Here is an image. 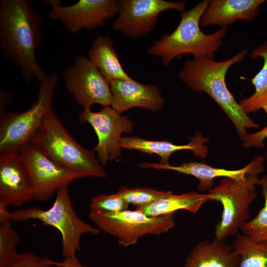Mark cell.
Wrapping results in <instances>:
<instances>
[{"label": "cell", "instance_id": "d4e9b609", "mask_svg": "<svg viewBox=\"0 0 267 267\" xmlns=\"http://www.w3.org/2000/svg\"><path fill=\"white\" fill-rule=\"evenodd\" d=\"M171 192L146 187L130 188L122 187L117 192L127 203L139 208L166 196Z\"/></svg>", "mask_w": 267, "mask_h": 267}, {"label": "cell", "instance_id": "ac0fdd59", "mask_svg": "<svg viewBox=\"0 0 267 267\" xmlns=\"http://www.w3.org/2000/svg\"><path fill=\"white\" fill-rule=\"evenodd\" d=\"M190 141L185 145H177L172 142L163 140H150L138 136L122 137L120 141L121 148L136 150L149 154H155L160 158V163L169 164V159L176 151L190 150L195 155L205 158L208 154V147L204 143L208 140L203 137L200 133L195 134L189 138Z\"/></svg>", "mask_w": 267, "mask_h": 267}, {"label": "cell", "instance_id": "44dd1931", "mask_svg": "<svg viewBox=\"0 0 267 267\" xmlns=\"http://www.w3.org/2000/svg\"><path fill=\"white\" fill-rule=\"evenodd\" d=\"M209 200L210 199L207 193L190 191L178 195L171 192L166 196L136 209L151 217L166 215L181 210L196 214L202 205Z\"/></svg>", "mask_w": 267, "mask_h": 267}, {"label": "cell", "instance_id": "cb8c5ba5", "mask_svg": "<svg viewBox=\"0 0 267 267\" xmlns=\"http://www.w3.org/2000/svg\"><path fill=\"white\" fill-rule=\"evenodd\" d=\"M7 211V208H0V267L17 253L16 247L20 239L11 225Z\"/></svg>", "mask_w": 267, "mask_h": 267}, {"label": "cell", "instance_id": "ffe728a7", "mask_svg": "<svg viewBox=\"0 0 267 267\" xmlns=\"http://www.w3.org/2000/svg\"><path fill=\"white\" fill-rule=\"evenodd\" d=\"M88 57L109 83L132 78L123 68L114 42L108 36L97 35L92 42Z\"/></svg>", "mask_w": 267, "mask_h": 267}, {"label": "cell", "instance_id": "3957f363", "mask_svg": "<svg viewBox=\"0 0 267 267\" xmlns=\"http://www.w3.org/2000/svg\"><path fill=\"white\" fill-rule=\"evenodd\" d=\"M209 2L204 0L192 8L180 12L177 27L170 34L164 33L154 42L147 49L148 53L160 57L165 67L176 57L185 54H192L194 58L214 59L227 27L221 28L212 34L202 32L200 19Z\"/></svg>", "mask_w": 267, "mask_h": 267}, {"label": "cell", "instance_id": "7c38bea8", "mask_svg": "<svg viewBox=\"0 0 267 267\" xmlns=\"http://www.w3.org/2000/svg\"><path fill=\"white\" fill-rule=\"evenodd\" d=\"M118 16L112 28L130 38H139L151 31L159 14L166 10L185 11L184 1L164 0H120Z\"/></svg>", "mask_w": 267, "mask_h": 267}, {"label": "cell", "instance_id": "d6986e66", "mask_svg": "<svg viewBox=\"0 0 267 267\" xmlns=\"http://www.w3.org/2000/svg\"><path fill=\"white\" fill-rule=\"evenodd\" d=\"M240 258L232 245L215 237L195 245L187 256L184 267H237Z\"/></svg>", "mask_w": 267, "mask_h": 267}, {"label": "cell", "instance_id": "7a4b0ae2", "mask_svg": "<svg viewBox=\"0 0 267 267\" xmlns=\"http://www.w3.org/2000/svg\"><path fill=\"white\" fill-rule=\"evenodd\" d=\"M244 49L232 57L222 61L209 58H194L187 61L178 73L181 81L196 92H205L220 106L234 125L243 141L248 134L247 129L258 128L259 125L242 109L229 91L225 75L229 68L244 60L247 54Z\"/></svg>", "mask_w": 267, "mask_h": 267}, {"label": "cell", "instance_id": "83f0119b", "mask_svg": "<svg viewBox=\"0 0 267 267\" xmlns=\"http://www.w3.org/2000/svg\"><path fill=\"white\" fill-rule=\"evenodd\" d=\"M48 258L40 256L31 251L17 253L0 267H52Z\"/></svg>", "mask_w": 267, "mask_h": 267}, {"label": "cell", "instance_id": "6da1fadb", "mask_svg": "<svg viewBox=\"0 0 267 267\" xmlns=\"http://www.w3.org/2000/svg\"><path fill=\"white\" fill-rule=\"evenodd\" d=\"M41 11L29 0L0 2V46L4 58L21 70L25 82L47 75L36 59L42 43Z\"/></svg>", "mask_w": 267, "mask_h": 267}, {"label": "cell", "instance_id": "30bf717a", "mask_svg": "<svg viewBox=\"0 0 267 267\" xmlns=\"http://www.w3.org/2000/svg\"><path fill=\"white\" fill-rule=\"evenodd\" d=\"M65 86L77 104L90 109L94 104L111 106L112 92L109 83L88 57H77L64 71Z\"/></svg>", "mask_w": 267, "mask_h": 267}, {"label": "cell", "instance_id": "9a60e30c", "mask_svg": "<svg viewBox=\"0 0 267 267\" xmlns=\"http://www.w3.org/2000/svg\"><path fill=\"white\" fill-rule=\"evenodd\" d=\"M264 157L260 155L255 157L246 166L235 170L217 168L204 162H189L179 166L162 164L160 163H142L137 164L142 169H153L167 170L192 176L199 180L197 189L200 192L212 188L215 178L223 177L237 180H245L258 176L264 171Z\"/></svg>", "mask_w": 267, "mask_h": 267}, {"label": "cell", "instance_id": "4316f807", "mask_svg": "<svg viewBox=\"0 0 267 267\" xmlns=\"http://www.w3.org/2000/svg\"><path fill=\"white\" fill-rule=\"evenodd\" d=\"M264 197V206L254 218L243 223L240 229L255 240L267 241V194Z\"/></svg>", "mask_w": 267, "mask_h": 267}, {"label": "cell", "instance_id": "8992f818", "mask_svg": "<svg viewBox=\"0 0 267 267\" xmlns=\"http://www.w3.org/2000/svg\"><path fill=\"white\" fill-rule=\"evenodd\" d=\"M59 76L52 73L41 79L38 96L32 106L21 113L0 110V154L18 152L28 143L41 126L52 103Z\"/></svg>", "mask_w": 267, "mask_h": 267}, {"label": "cell", "instance_id": "603a6c76", "mask_svg": "<svg viewBox=\"0 0 267 267\" xmlns=\"http://www.w3.org/2000/svg\"><path fill=\"white\" fill-rule=\"evenodd\" d=\"M232 246L240 258L237 267H267V241L239 234Z\"/></svg>", "mask_w": 267, "mask_h": 267}, {"label": "cell", "instance_id": "ba28073f", "mask_svg": "<svg viewBox=\"0 0 267 267\" xmlns=\"http://www.w3.org/2000/svg\"><path fill=\"white\" fill-rule=\"evenodd\" d=\"M175 213L148 216L141 211L125 210L114 213L89 212V218L97 227L117 238L124 247L133 245L146 234L159 235L175 225Z\"/></svg>", "mask_w": 267, "mask_h": 267}, {"label": "cell", "instance_id": "9c48e42d", "mask_svg": "<svg viewBox=\"0 0 267 267\" xmlns=\"http://www.w3.org/2000/svg\"><path fill=\"white\" fill-rule=\"evenodd\" d=\"M29 175L33 187V199L45 202L57 191L81 178L76 173L61 165L29 142L19 151Z\"/></svg>", "mask_w": 267, "mask_h": 267}, {"label": "cell", "instance_id": "5b68a950", "mask_svg": "<svg viewBox=\"0 0 267 267\" xmlns=\"http://www.w3.org/2000/svg\"><path fill=\"white\" fill-rule=\"evenodd\" d=\"M68 187L63 186L57 191L54 202L47 210L29 207L11 212L8 211L7 213L11 221L36 220L58 230L61 235V252L64 258L76 255L80 251L81 238L83 234L97 235L100 231L97 227L78 217L72 205Z\"/></svg>", "mask_w": 267, "mask_h": 267}, {"label": "cell", "instance_id": "52a82bcc", "mask_svg": "<svg viewBox=\"0 0 267 267\" xmlns=\"http://www.w3.org/2000/svg\"><path fill=\"white\" fill-rule=\"evenodd\" d=\"M259 180L258 176L243 181L224 178L208 190L210 200L219 202L222 206L221 220L215 226V238L224 240L236 234L242 224L249 220V208L257 198L255 185Z\"/></svg>", "mask_w": 267, "mask_h": 267}, {"label": "cell", "instance_id": "4dcf8cb0", "mask_svg": "<svg viewBox=\"0 0 267 267\" xmlns=\"http://www.w3.org/2000/svg\"><path fill=\"white\" fill-rule=\"evenodd\" d=\"M266 157L267 159V153ZM262 188V194L263 196L267 194V175L260 179L259 184Z\"/></svg>", "mask_w": 267, "mask_h": 267}, {"label": "cell", "instance_id": "2e32d148", "mask_svg": "<svg viewBox=\"0 0 267 267\" xmlns=\"http://www.w3.org/2000/svg\"><path fill=\"white\" fill-rule=\"evenodd\" d=\"M109 84L111 106L120 114L134 107L157 111L164 105L165 101L159 89L153 84H141L132 78L115 80Z\"/></svg>", "mask_w": 267, "mask_h": 267}, {"label": "cell", "instance_id": "7402d4cb", "mask_svg": "<svg viewBox=\"0 0 267 267\" xmlns=\"http://www.w3.org/2000/svg\"><path fill=\"white\" fill-rule=\"evenodd\" d=\"M250 57L252 59L262 57L264 64L260 71L251 80L255 88V92L251 96L239 102L247 114L262 109L267 102V41L253 50L250 53Z\"/></svg>", "mask_w": 267, "mask_h": 267}, {"label": "cell", "instance_id": "f1b7e54d", "mask_svg": "<svg viewBox=\"0 0 267 267\" xmlns=\"http://www.w3.org/2000/svg\"><path fill=\"white\" fill-rule=\"evenodd\" d=\"M262 109L267 115V102L263 106ZM267 137V126L258 132L248 134L243 140V146L246 148L256 147L262 148L265 146L264 140Z\"/></svg>", "mask_w": 267, "mask_h": 267}, {"label": "cell", "instance_id": "277c9868", "mask_svg": "<svg viewBox=\"0 0 267 267\" xmlns=\"http://www.w3.org/2000/svg\"><path fill=\"white\" fill-rule=\"evenodd\" d=\"M29 142L81 178L106 177L93 150H88L74 139L52 109Z\"/></svg>", "mask_w": 267, "mask_h": 267}, {"label": "cell", "instance_id": "f546056e", "mask_svg": "<svg viewBox=\"0 0 267 267\" xmlns=\"http://www.w3.org/2000/svg\"><path fill=\"white\" fill-rule=\"evenodd\" d=\"M50 263L53 266L57 267H91L82 264L76 257V255L64 258V260L61 262L51 260Z\"/></svg>", "mask_w": 267, "mask_h": 267}, {"label": "cell", "instance_id": "4fadbf2b", "mask_svg": "<svg viewBox=\"0 0 267 267\" xmlns=\"http://www.w3.org/2000/svg\"><path fill=\"white\" fill-rule=\"evenodd\" d=\"M48 1L51 5L48 18L59 21L72 33L101 26L118 11L116 0H80L69 5H63L58 0Z\"/></svg>", "mask_w": 267, "mask_h": 267}, {"label": "cell", "instance_id": "484cf974", "mask_svg": "<svg viewBox=\"0 0 267 267\" xmlns=\"http://www.w3.org/2000/svg\"><path fill=\"white\" fill-rule=\"evenodd\" d=\"M129 205L117 192L109 194H98L92 198L89 211L118 213L128 209Z\"/></svg>", "mask_w": 267, "mask_h": 267}, {"label": "cell", "instance_id": "5bb4252c", "mask_svg": "<svg viewBox=\"0 0 267 267\" xmlns=\"http://www.w3.org/2000/svg\"><path fill=\"white\" fill-rule=\"evenodd\" d=\"M33 199L31 179L19 153L0 154V208L20 207Z\"/></svg>", "mask_w": 267, "mask_h": 267}, {"label": "cell", "instance_id": "8fae6325", "mask_svg": "<svg viewBox=\"0 0 267 267\" xmlns=\"http://www.w3.org/2000/svg\"><path fill=\"white\" fill-rule=\"evenodd\" d=\"M79 119L82 123L90 124L94 129L98 142L93 150L102 165L120 156L122 135L133 130V123L128 116L107 106L98 112L84 109Z\"/></svg>", "mask_w": 267, "mask_h": 267}, {"label": "cell", "instance_id": "e0dca14e", "mask_svg": "<svg viewBox=\"0 0 267 267\" xmlns=\"http://www.w3.org/2000/svg\"><path fill=\"white\" fill-rule=\"evenodd\" d=\"M265 0H212L200 22L202 27L218 25L227 27L236 20H252L260 12Z\"/></svg>", "mask_w": 267, "mask_h": 267}]
</instances>
